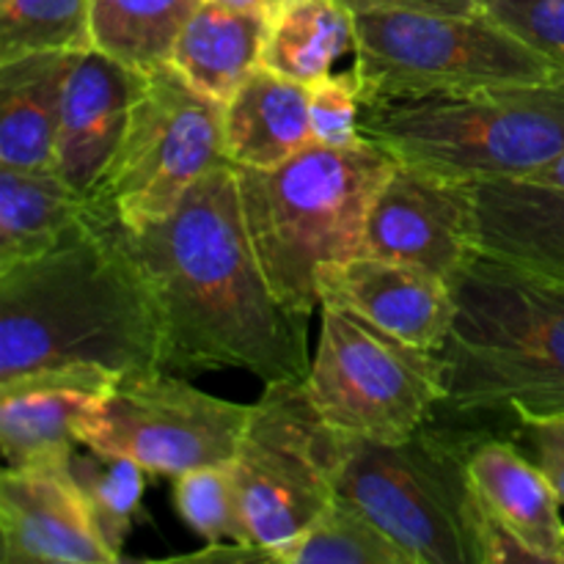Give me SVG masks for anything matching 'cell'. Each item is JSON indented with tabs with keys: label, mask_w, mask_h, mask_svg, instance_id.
<instances>
[{
	"label": "cell",
	"mask_w": 564,
	"mask_h": 564,
	"mask_svg": "<svg viewBox=\"0 0 564 564\" xmlns=\"http://www.w3.org/2000/svg\"><path fill=\"white\" fill-rule=\"evenodd\" d=\"M75 55L44 50L0 61V165L55 171L61 102Z\"/></svg>",
	"instance_id": "obj_20"
},
{
	"label": "cell",
	"mask_w": 564,
	"mask_h": 564,
	"mask_svg": "<svg viewBox=\"0 0 564 564\" xmlns=\"http://www.w3.org/2000/svg\"><path fill=\"white\" fill-rule=\"evenodd\" d=\"M394 165L369 138L352 147L312 143L273 169L235 165L253 253L284 306L308 317L323 306L319 268L364 253L369 209Z\"/></svg>",
	"instance_id": "obj_4"
},
{
	"label": "cell",
	"mask_w": 564,
	"mask_h": 564,
	"mask_svg": "<svg viewBox=\"0 0 564 564\" xmlns=\"http://www.w3.org/2000/svg\"><path fill=\"white\" fill-rule=\"evenodd\" d=\"M518 444L543 468L549 482L564 505V413L562 416L527 419Z\"/></svg>",
	"instance_id": "obj_31"
},
{
	"label": "cell",
	"mask_w": 564,
	"mask_h": 564,
	"mask_svg": "<svg viewBox=\"0 0 564 564\" xmlns=\"http://www.w3.org/2000/svg\"><path fill=\"white\" fill-rule=\"evenodd\" d=\"M0 562L3 564H116L86 501L61 466L6 468L0 477Z\"/></svg>",
	"instance_id": "obj_13"
},
{
	"label": "cell",
	"mask_w": 564,
	"mask_h": 564,
	"mask_svg": "<svg viewBox=\"0 0 564 564\" xmlns=\"http://www.w3.org/2000/svg\"><path fill=\"white\" fill-rule=\"evenodd\" d=\"M319 301L350 308L402 341L444 350L457 303L449 281L394 259L358 253L317 273Z\"/></svg>",
	"instance_id": "obj_14"
},
{
	"label": "cell",
	"mask_w": 564,
	"mask_h": 564,
	"mask_svg": "<svg viewBox=\"0 0 564 564\" xmlns=\"http://www.w3.org/2000/svg\"><path fill=\"white\" fill-rule=\"evenodd\" d=\"M268 560L275 564H413L389 534L339 496L295 540L268 551Z\"/></svg>",
	"instance_id": "obj_25"
},
{
	"label": "cell",
	"mask_w": 564,
	"mask_h": 564,
	"mask_svg": "<svg viewBox=\"0 0 564 564\" xmlns=\"http://www.w3.org/2000/svg\"><path fill=\"white\" fill-rule=\"evenodd\" d=\"M562 564H564V545H562Z\"/></svg>",
	"instance_id": "obj_35"
},
{
	"label": "cell",
	"mask_w": 564,
	"mask_h": 564,
	"mask_svg": "<svg viewBox=\"0 0 564 564\" xmlns=\"http://www.w3.org/2000/svg\"><path fill=\"white\" fill-rule=\"evenodd\" d=\"M364 253L416 264L452 284L479 257L477 182L397 163L369 209Z\"/></svg>",
	"instance_id": "obj_12"
},
{
	"label": "cell",
	"mask_w": 564,
	"mask_h": 564,
	"mask_svg": "<svg viewBox=\"0 0 564 564\" xmlns=\"http://www.w3.org/2000/svg\"><path fill=\"white\" fill-rule=\"evenodd\" d=\"M44 50H94L91 0H0V61Z\"/></svg>",
	"instance_id": "obj_27"
},
{
	"label": "cell",
	"mask_w": 564,
	"mask_h": 564,
	"mask_svg": "<svg viewBox=\"0 0 564 564\" xmlns=\"http://www.w3.org/2000/svg\"><path fill=\"white\" fill-rule=\"evenodd\" d=\"M339 463V430L317 411L306 380L264 383L229 463L253 543L273 551L312 527L336 499Z\"/></svg>",
	"instance_id": "obj_10"
},
{
	"label": "cell",
	"mask_w": 564,
	"mask_h": 564,
	"mask_svg": "<svg viewBox=\"0 0 564 564\" xmlns=\"http://www.w3.org/2000/svg\"><path fill=\"white\" fill-rule=\"evenodd\" d=\"M364 138L397 163L457 180H529L564 154V75L424 97L375 99Z\"/></svg>",
	"instance_id": "obj_5"
},
{
	"label": "cell",
	"mask_w": 564,
	"mask_h": 564,
	"mask_svg": "<svg viewBox=\"0 0 564 564\" xmlns=\"http://www.w3.org/2000/svg\"><path fill=\"white\" fill-rule=\"evenodd\" d=\"M306 389L325 422L372 441H405L449 394L441 350L402 341L350 308L323 303Z\"/></svg>",
	"instance_id": "obj_9"
},
{
	"label": "cell",
	"mask_w": 564,
	"mask_h": 564,
	"mask_svg": "<svg viewBox=\"0 0 564 564\" xmlns=\"http://www.w3.org/2000/svg\"><path fill=\"white\" fill-rule=\"evenodd\" d=\"M356 69L375 99L424 97L564 75L485 9L474 14L367 11L356 14Z\"/></svg>",
	"instance_id": "obj_7"
},
{
	"label": "cell",
	"mask_w": 564,
	"mask_h": 564,
	"mask_svg": "<svg viewBox=\"0 0 564 564\" xmlns=\"http://www.w3.org/2000/svg\"><path fill=\"white\" fill-rule=\"evenodd\" d=\"M468 477L482 505L545 564H562V501L518 441L488 438L468 452Z\"/></svg>",
	"instance_id": "obj_18"
},
{
	"label": "cell",
	"mask_w": 564,
	"mask_h": 564,
	"mask_svg": "<svg viewBox=\"0 0 564 564\" xmlns=\"http://www.w3.org/2000/svg\"><path fill=\"white\" fill-rule=\"evenodd\" d=\"M532 182H543V185H556V187H564V154L560 160H554V163H549L545 169H540L538 174L529 176Z\"/></svg>",
	"instance_id": "obj_34"
},
{
	"label": "cell",
	"mask_w": 564,
	"mask_h": 564,
	"mask_svg": "<svg viewBox=\"0 0 564 564\" xmlns=\"http://www.w3.org/2000/svg\"><path fill=\"white\" fill-rule=\"evenodd\" d=\"M352 14L367 11H424V14H474L482 0H339Z\"/></svg>",
	"instance_id": "obj_32"
},
{
	"label": "cell",
	"mask_w": 564,
	"mask_h": 564,
	"mask_svg": "<svg viewBox=\"0 0 564 564\" xmlns=\"http://www.w3.org/2000/svg\"><path fill=\"white\" fill-rule=\"evenodd\" d=\"M482 9L564 66V0H482Z\"/></svg>",
	"instance_id": "obj_30"
},
{
	"label": "cell",
	"mask_w": 564,
	"mask_h": 564,
	"mask_svg": "<svg viewBox=\"0 0 564 564\" xmlns=\"http://www.w3.org/2000/svg\"><path fill=\"white\" fill-rule=\"evenodd\" d=\"M364 110H367V88L356 66L308 83V119H312L314 143L352 147L364 141Z\"/></svg>",
	"instance_id": "obj_29"
},
{
	"label": "cell",
	"mask_w": 564,
	"mask_h": 564,
	"mask_svg": "<svg viewBox=\"0 0 564 564\" xmlns=\"http://www.w3.org/2000/svg\"><path fill=\"white\" fill-rule=\"evenodd\" d=\"M124 235L158 317L160 367L308 378V314L284 306L259 268L235 165L209 171L169 218Z\"/></svg>",
	"instance_id": "obj_1"
},
{
	"label": "cell",
	"mask_w": 564,
	"mask_h": 564,
	"mask_svg": "<svg viewBox=\"0 0 564 564\" xmlns=\"http://www.w3.org/2000/svg\"><path fill=\"white\" fill-rule=\"evenodd\" d=\"M224 163V105L196 91L171 64L135 69L124 135L88 198L127 231H141L169 218Z\"/></svg>",
	"instance_id": "obj_8"
},
{
	"label": "cell",
	"mask_w": 564,
	"mask_h": 564,
	"mask_svg": "<svg viewBox=\"0 0 564 564\" xmlns=\"http://www.w3.org/2000/svg\"><path fill=\"white\" fill-rule=\"evenodd\" d=\"M204 0H91L94 50L130 69L169 64L176 36Z\"/></svg>",
	"instance_id": "obj_24"
},
{
	"label": "cell",
	"mask_w": 564,
	"mask_h": 564,
	"mask_svg": "<svg viewBox=\"0 0 564 564\" xmlns=\"http://www.w3.org/2000/svg\"><path fill=\"white\" fill-rule=\"evenodd\" d=\"M213 3L226 6V9H235V11H246V14H257L273 25V22L279 20V17L284 14L295 0H213Z\"/></svg>",
	"instance_id": "obj_33"
},
{
	"label": "cell",
	"mask_w": 564,
	"mask_h": 564,
	"mask_svg": "<svg viewBox=\"0 0 564 564\" xmlns=\"http://www.w3.org/2000/svg\"><path fill=\"white\" fill-rule=\"evenodd\" d=\"M69 471L88 512H91L99 538L116 556H121L132 523L141 512L143 485H147L149 471L130 457L108 455V452L88 449V446H80L72 455Z\"/></svg>",
	"instance_id": "obj_26"
},
{
	"label": "cell",
	"mask_w": 564,
	"mask_h": 564,
	"mask_svg": "<svg viewBox=\"0 0 564 564\" xmlns=\"http://www.w3.org/2000/svg\"><path fill=\"white\" fill-rule=\"evenodd\" d=\"M132 94L135 69L99 50L75 55L61 102L55 174L80 196H91L119 149Z\"/></svg>",
	"instance_id": "obj_16"
},
{
	"label": "cell",
	"mask_w": 564,
	"mask_h": 564,
	"mask_svg": "<svg viewBox=\"0 0 564 564\" xmlns=\"http://www.w3.org/2000/svg\"><path fill=\"white\" fill-rule=\"evenodd\" d=\"M347 53H356V14L339 0H295L270 25L262 66L308 86Z\"/></svg>",
	"instance_id": "obj_23"
},
{
	"label": "cell",
	"mask_w": 564,
	"mask_h": 564,
	"mask_svg": "<svg viewBox=\"0 0 564 564\" xmlns=\"http://www.w3.org/2000/svg\"><path fill=\"white\" fill-rule=\"evenodd\" d=\"M479 253L564 286V187L479 180Z\"/></svg>",
	"instance_id": "obj_17"
},
{
	"label": "cell",
	"mask_w": 564,
	"mask_h": 564,
	"mask_svg": "<svg viewBox=\"0 0 564 564\" xmlns=\"http://www.w3.org/2000/svg\"><path fill=\"white\" fill-rule=\"evenodd\" d=\"M61 367L119 378L163 369L158 317L130 242L97 204L58 248L0 270V380Z\"/></svg>",
	"instance_id": "obj_2"
},
{
	"label": "cell",
	"mask_w": 564,
	"mask_h": 564,
	"mask_svg": "<svg viewBox=\"0 0 564 564\" xmlns=\"http://www.w3.org/2000/svg\"><path fill=\"white\" fill-rule=\"evenodd\" d=\"M312 143L306 83L259 64L224 105V147L231 165L273 169Z\"/></svg>",
	"instance_id": "obj_19"
},
{
	"label": "cell",
	"mask_w": 564,
	"mask_h": 564,
	"mask_svg": "<svg viewBox=\"0 0 564 564\" xmlns=\"http://www.w3.org/2000/svg\"><path fill=\"white\" fill-rule=\"evenodd\" d=\"M253 405L207 394L169 369L124 375L80 424L83 446L124 455L158 477L235 460Z\"/></svg>",
	"instance_id": "obj_11"
},
{
	"label": "cell",
	"mask_w": 564,
	"mask_h": 564,
	"mask_svg": "<svg viewBox=\"0 0 564 564\" xmlns=\"http://www.w3.org/2000/svg\"><path fill=\"white\" fill-rule=\"evenodd\" d=\"M336 496L358 507L413 564H479L482 501L468 477V441L438 413L405 441L339 433Z\"/></svg>",
	"instance_id": "obj_6"
},
{
	"label": "cell",
	"mask_w": 564,
	"mask_h": 564,
	"mask_svg": "<svg viewBox=\"0 0 564 564\" xmlns=\"http://www.w3.org/2000/svg\"><path fill=\"white\" fill-rule=\"evenodd\" d=\"M270 22L246 11L204 0L176 36L169 64L196 91L226 105L248 75L262 64Z\"/></svg>",
	"instance_id": "obj_21"
},
{
	"label": "cell",
	"mask_w": 564,
	"mask_h": 564,
	"mask_svg": "<svg viewBox=\"0 0 564 564\" xmlns=\"http://www.w3.org/2000/svg\"><path fill=\"white\" fill-rule=\"evenodd\" d=\"M457 314L444 356L449 394L435 411L477 438H521L527 419L564 413V286L494 257L452 281Z\"/></svg>",
	"instance_id": "obj_3"
},
{
	"label": "cell",
	"mask_w": 564,
	"mask_h": 564,
	"mask_svg": "<svg viewBox=\"0 0 564 564\" xmlns=\"http://www.w3.org/2000/svg\"><path fill=\"white\" fill-rule=\"evenodd\" d=\"M174 507L182 521L202 534L207 543H246L257 545L242 516L240 499H237L235 477L229 463L226 466H207L176 477L174 482Z\"/></svg>",
	"instance_id": "obj_28"
},
{
	"label": "cell",
	"mask_w": 564,
	"mask_h": 564,
	"mask_svg": "<svg viewBox=\"0 0 564 564\" xmlns=\"http://www.w3.org/2000/svg\"><path fill=\"white\" fill-rule=\"evenodd\" d=\"M88 204L55 171L0 165V270L58 248Z\"/></svg>",
	"instance_id": "obj_22"
},
{
	"label": "cell",
	"mask_w": 564,
	"mask_h": 564,
	"mask_svg": "<svg viewBox=\"0 0 564 564\" xmlns=\"http://www.w3.org/2000/svg\"><path fill=\"white\" fill-rule=\"evenodd\" d=\"M119 375L61 367L0 380V449L6 468L61 466L83 446L80 424Z\"/></svg>",
	"instance_id": "obj_15"
}]
</instances>
